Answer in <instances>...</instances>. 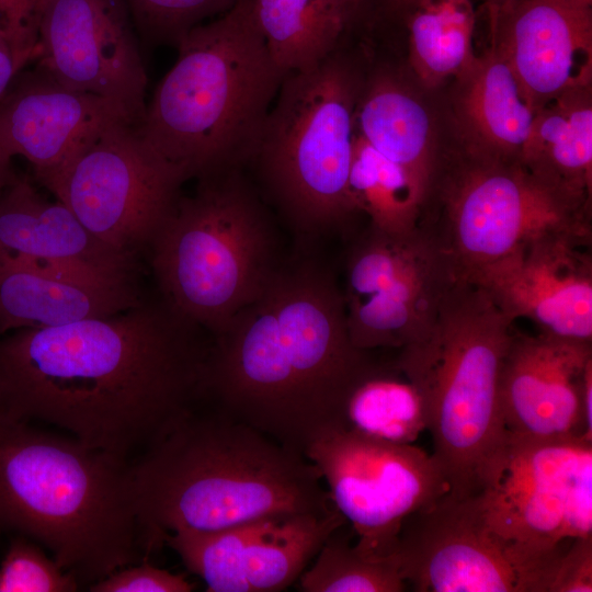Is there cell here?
<instances>
[{"instance_id":"6da1fadb","label":"cell","mask_w":592,"mask_h":592,"mask_svg":"<svg viewBox=\"0 0 592 592\" xmlns=\"http://www.w3.org/2000/svg\"><path fill=\"white\" fill-rule=\"evenodd\" d=\"M161 300L0 339V413L129 465L203 398L210 344Z\"/></svg>"},{"instance_id":"7a4b0ae2","label":"cell","mask_w":592,"mask_h":592,"mask_svg":"<svg viewBox=\"0 0 592 592\" xmlns=\"http://www.w3.org/2000/svg\"><path fill=\"white\" fill-rule=\"evenodd\" d=\"M352 343L343 295L312 262L275 267L260 294L214 335L203 399L305 456L345 426L352 389L380 364Z\"/></svg>"},{"instance_id":"3957f363","label":"cell","mask_w":592,"mask_h":592,"mask_svg":"<svg viewBox=\"0 0 592 592\" xmlns=\"http://www.w3.org/2000/svg\"><path fill=\"white\" fill-rule=\"evenodd\" d=\"M129 475L145 556L179 531L335 510L303 454L213 407L183 415L130 464Z\"/></svg>"},{"instance_id":"277c9868","label":"cell","mask_w":592,"mask_h":592,"mask_svg":"<svg viewBox=\"0 0 592 592\" xmlns=\"http://www.w3.org/2000/svg\"><path fill=\"white\" fill-rule=\"evenodd\" d=\"M129 464L0 413V530L30 537L81 584L144 557Z\"/></svg>"},{"instance_id":"5b68a950","label":"cell","mask_w":592,"mask_h":592,"mask_svg":"<svg viewBox=\"0 0 592 592\" xmlns=\"http://www.w3.org/2000/svg\"><path fill=\"white\" fill-rule=\"evenodd\" d=\"M157 86L141 137L189 179L236 171L252 159L285 73L258 27L253 0L189 31Z\"/></svg>"},{"instance_id":"8992f818","label":"cell","mask_w":592,"mask_h":592,"mask_svg":"<svg viewBox=\"0 0 592 592\" xmlns=\"http://www.w3.org/2000/svg\"><path fill=\"white\" fill-rule=\"evenodd\" d=\"M513 322L480 287L456 280L428 334L395 361L425 397L432 455L454 494H481L503 467L500 379Z\"/></svg>"},{"instance_id":"52a82bcc","label":"cell","mask_w":592,"mask_h":592,"mask_svg":"<svg viewBox=\"0 0 592 592\" xmlns=\"http://www.w3.org/2000/svg\"><path fill=\"white\" fill-rule=\"evenodd\" d=\"M148 252L162 299L213 335L260 294L276 267L267 220L236 171L198 180Z\"/></svg>"},{"instance_id":"ba28073f","label":"cell","mask_w":592,"mask_h":592,"mask_svg":"<svg viewBox=\"0 0 592 592\" xmlns=\"http://www.w3.org/2000/svg\"><path fill=\"white\" fill-rule=\"evenodd\" d=\"M363 82L340 46L282 80L251 160L301 231L340 226L356 213L349 175Z\"/></svg>"},{"instance_id":"9c48e42d","label":"cell","mask_w":592,"mask_h":592,"mask_svg":"<svg viewBox=\"0 0 592 592\" xmlns=\"http://www.w3.org/2000/svg\"><path fill=\"white\" fill-rule=\"evenodd\" d=\"M419 227L458 281L553 232L592 237L591 203L546 183L521 162L443 155Z\"/></svg>"},{"instance_id":"30bf717a","label":"cell","mask_w":592,"mask_h":592,"mask_svg":"<svg viewBox=\"0 0 592 592\" xmlns=\"http://www.w3.org/2000/svg\"><path fill=\"white\" fill-rule=\"evenodd\" d=\"M185 174L128 121L91 137L39 182L95 238L138 260L171 215Z\"/></svg>"},{"instance_id":"8fae6325","label":"cell","mask_w":592,"mask_h":592,"mask_svg":"<svg viewBox=\"0 0 592 592\" xmlns=\"http://www.w3.org/2000/svg\"><path fill=\"white\" fill-rule=\"evenodd\" d=\"M487 523L510 547L522 592L562 543L592 536V440L508 433L505 459L480 494Z\"/></svg>"},{"instance_id":"7c38bea8","label":"cell","mask_w":592,"mask_h":592,"mask_svg":"<svg viewBox=\"0 0 592 592\" xmlns=\"http://www.w3.org/2000/svg\"><path fill=\"white\" fill-rule=\"evenodd\" d=\"M305 457L350 522L363 554L390 559L402 521L449 490L433 455L412 444L379 441L348 428L330 431Z\"/></svg>"},{"instance_id":"4fadbf2b","label":"cell","mask_w":592,"mask_h":592,"mask_svg":"<svg viewBox=\"0 0 592 592\" xmlns=\"http://www.w3.org/2000/svg\"><path fill=\"white\" fill-rule=\"evenodd\" d=\"M455 281L448 261L420 227L390 235L369 225L346 263L342 295L352 343L364 351L401 350L422 340Z\"/></svg>"},{"instance_id":"5bb4252c","label":"cell","mask_w":592,"mask_h":592,"mask_svg":"<svg viewBox=\"0 0 592 592\" xmlns=\"http://www.w3.org/2000/svg\"><path fill=\"white\" fill-rule=\"evenodd\" d=\"M126 0H49L37 37V66L61 84L144 118L148 78Z\"/></svg>"},{"instance_id":"9a60e30c","label":"cell","mask_w":592,"mask_h":592,"mask_svg":"<svg viewBox=\"0 0 592 592\" xmlns=\"http://www.w3.org/2000/svg\"><path fill=\"white\" fill-rule=\"evenodd\" d=\"M390 559L417 592H521L516 560L480 494L449 491L401 523Z\"/></svg>"},{"instance_id":"2e32d148","label":"cell","mask_w":592,"mask_h":592,"mask_svg":"<svg viewBox=\"0 0 592 592\" xmlns=\"http://www.w3.org/2000/svg\"><path fill=\"white\" fill-rule=\"evenodd\" d=\"M346 520L328 514L276 513L214 531L164 535L185 568L209 592H278L294 584L325 540Z\"/></svg>"},{"instance_id":"e0dca14e","label":"cell","mask_w":592,"mask_h":592,"mask_svg":"<svg viewBox=\"0 0 592 592\" xmlns=\"http://www.w3.org/2000/svg\"><path fill=\"white\" fill-rule=\"evenodd\" d=\"M591 239L569 232L540 236L468 283L513 321L528 319L538 333L592 342Z\"/></svg>"},{"instance_id":"ac0fdd59","label":"cell","mask_w":592,"mask_h":592,"mask_svg":"<svg viewBox=\"0 0 592 592\" xmlns=\"http://www.w3.org/2000/svg\"><path fill=\"white\" fill-rule=\"evenodd\" d=\"M483 12L490 45L534 111L592 86V0H506Z\"/></svg>"},{"instance_id":"d6986e66","label":"cell","mask_w":592,"mask_h":592,"mask_svg":"<svg viewBox=\"0 0 592 592\" xmlns=\"http://www.w3.org/2000/svg\"><path fill=\"white\" fill-rule=\"evenodd\" d=\"M592 342L514 330L504 356L500 399L509 434L532 439L589 437L582 387Z\"/></svg>"},{"instance_id":"ffe728a7","label":"cell","mask_w":592,"mask_h":592,"mask_svg":"<svg viewBox=\"0 0 592 592\" xmlns=\"http://www.w3.org/2000/svg\"><path fill=\"white\" fill-rule=\"evenodd\" d=\"M119 121L134 124L121 104L70 89L37 66L18 75L0 100V153L24 157L39 183Z\"/></svg>"},{"instance_id":"44dd1931","label":"cell","mask_w":592,"mask_h":592,"mask_svg":"<svg viewBox=\"0 0 592 592\" xmlns=\"http://www.w3.org/2000/svg\"><path fill=\"white\" fill-rule=\"evenodd\" d=\"M0 254L49 271L136 282L138 260L95 238L67 206L43 198L27 179L0 193Z\"/></svg>"},{"instance_id":"7402d4cb","label":"cell","mask_w":592,"mask_h":592,"mask_svg":"<svg viewBox=\"0 0 592 592\" xmlns=\"http://www.w3.org/2000/svg\"><path fill=\"white\" fill-rule=\"evenodd\" d=\"M143 298L136 283H105L0 254V335L107 317Z\"/></svg>"},{"instance_id":"603a6c76","label":"cell","mask_w":592,"mask_h":592,"mask_svg":"<svg viewBox=\"0 0 592 592\" xmlns=\"http://www.w3.org/2000/svg\"><path fill=\"white\" fill-rule=\"evenodd\" d=\"M454 80L457 151L478 160L520 162L535 111L505 61L489 45Z\"/></svg>"},{"instance_id":"cb8c5ba5","label":"cell","mask_w":592,"mask_h":592,"mask_svg":"<svg viewBox=\"0 0 592 592\" xmlns=\"http://www.w3.org/2000/svg\"><path fill=\"white\" fill-rule=\"evenodd\" d=\"M355 132L400 167L426 202L443 153L439 150L430 112L396 72L382 69L363 82L355 111Z\"/></svg>"},{"instance_id":"d4e9b609","label":"cell","mask_w":592,"mask_h":592,"mask_svg":"<svg viewBox=\"0 0 592 592\" xmlns=\"http://www.w3.org/2000/svg\"><path fill=\"white\" fill-rule=\"evenodd\" d=\"M520 162L551 186L591 203L592 86L567 91L535 111Z\"/></svg>"},{"instance_id":"484cf974","label":"cell","mask_w":592,"mask_h":592,"mask_svg":"<svg viewBox=\"0 0 592 592\" xmlns=\"http://www.w3.org/2000/svg\"><path fill=\"white\" fill-rule=\"evenodd\" d=\"M253 12L270 55L285 75L329 56L351 25L341 0H253Z\"/></svg>"},{"instance_id":"4316f807","label":"cell","mask_w":592,"mask_h":592,"mask_svg":"<svg viewBox=\"0 0 592 592\" xmlns=\"http://www.w3.org/2000/svg\"><path fill=\"white\" fill-rule=\"evenodd\" d=\"M409 66L426 89L455 79L475 58L471 0H415L405 16Z\"/></svg>"},{"instance_id":"83f0119b","label":"cell","mask_w":592,"mask_h":592,"mask_svg":"<svg viewBox=\"0 0 592 592\" xmlns=\"http://www.w3.org/2000/svg\"><path fill=\"white\" fill-rule=\"evenodd\" d=\"M345 426L369 437L412 444L429 426L422 390L396 366L380 365L350 392L344 407Z\"/></svg>"},{"instance_id":"f1b7e54d","label":"cell","mask_w":592,"mask_h":592,"mask_svg":"<svg viewBox=\"0 0 592 592\" xmlns=\"http://www.w3.org/2000/svg\"><path fill=\"white\" fill-rule=\"evenodd\" d=\"M349 192L356 212H364L371 226L403 235L419 227L425 197L411 178L386 159L355 132L349 175Z\"/></svg>"},{"instance_id":"f546056e","label":"cell","mask_w":592,"mask_h":592,"mask_svg":"<svg viewBox=\"0 0 592 592\" xmlns=\"http://www.w3.org/2000/svg\"><path fill=\"white\" fill-rule=\"evenodd\" d=\"M344 526V525H343ZM339 527L298 578L303 592H401L408 585L391 559L360 551Z\"/></svg>"},{"instance_id":"4dcf8cb0","label":"cell","mask_w":592,"mask_h":592,"mask_svg":"<svg viewBox=\"0 0 592 592\" xmlns=\"http://www.w3.org/2000/svg\"><path fill=\"white\" fill-rule=\"evenodd\" d=\"M241 0H126L137 34L150 45L179 41L206 19L221 15Z\"/></svg>"},{"instance_id":"1f68e13d","label":"cell","mask_w":592,"mask_h":592,"mask_svg":"<svg viewBox=\"0 0 592 592\" xmlns=\"http://www.w3.org/2000/svg\"><path fill=\"white\" fill-rule=\"evenodd\" d=\"M80 583L25 536L14 538L0 565V592H73Z\"/></svg>"},{"instance_id":"d6a6232c","label":"cell","mask_w":592,"mask_h":592,"mask_svg":"<svg viewBox=\"0 0 592 592\" xmlns=\"http://www.w3.org/2000/svg\"><path fill=\"white\" fill-rule=\"evenodd\" d=\"M194 583L148 562L127 566L89 585L92 592H190Z\"/></svg>"},{"instance_id":"836d02e7","label":"cell","mask_w":592,"mask_h":592,"mask_svg":"<svg viewBox=\"0 0 592 592\" xmlns=\"http://www.w3.org/2000/svg\"><path fill=\"white\" fill-rule=\"evenodd\" d=\"M544 592L592 591V536L570 540L551 562Z\"/></svg>"},{"instance_id":"e575fe53","label":"cell","mask_w":592,"mask_h":592,"mask_svg":"<svg viewBox=\"0 0 592 592\" xmlns=\"http://www.w3.org/2000/svg\"><path fill=\"white\" fill-rule=\"evenodd\" d=\"M49 0H0L1 25L16 53L30 61L37 57L41 20Z\"/></svg>"},{"instance_id":"d590c367","label":"cell","mask_w":592,"mask_h":592,"mask_svg":"<svg viewBox=\"0 0 592 592\" xmlns=\"http://www.w3.org/2000/svg\"><path fill=\"white\" fill-rule=\"evenodd\" d=\"M26 64L27 61L16 53L7 31L0 23V100Z\"/></svg>"},{"instance_id":"8d00e7d4","label":"cell","mask_w":592,"mask_h":592,"mask_svg":"<svg viewBox=\"0 0 592 592\" xmlns=\"http://www.w3.org/2000/svg\"><path fill=\"white\" fill-rule=\"evenodd\" d=\"M582 405L587 434L592 437V362L589 363L584 372Z\"/></svg>"},{"instance_id":"74e56055","label":"cell","mask_w":592,"mask_h":592,"mask_svg":"<svg viewBox=\"0 0 592 592\" xmlns=\"http://www.w3.org/2000/svg\"><path fill=\"white\" fill-rule=\"evenodd\" d=\"M19 179L12 169L11 159L0 153V193Z\"/></svg>"},{"instance_id":"f35d334b","label":"cell","mask_w":592,"mask_h":592,"mask_svg":"<svg viewBox=\"0 0 592 592\" xmlns=\"http://www.w3.org/2000/svg\"><path fill=\"white\" fill-rule=\"evenodd\" d=\"M384 10L391 16L405 18L415 0H380Z\"/></svg>"},{"instance_id":"ab89813d","label":"cell","mask_w":592,"mask_h":592,"mask_svg":"<svg viewBox=\"0 0 592 592\" xmlns=\"http://www.w3.org/2000/svg\"><path fill=\"white\" fill-rule=\"evenodd\" d=\"M341 2L348 13L350 24H352L363 14L368 0H341Z\"/></svg>"},{"instance_id":"60d3db41","label":"cell","mask_w":592,"mask_h":592,"mask_svg":"<svg viewBox=\"0 0 592 592\" xmlns=\"http://www.w3.org/2000/svg\"><path fill=\"white\" fill-rule=\"evenodd\" d=\"M506 0H483V4L496 5L505 2Z\"/></svg>"},{"instance_id":"b9f144b4","label":"cell","mask_w":592,"mask_h":592,"mask_svg":"<svg viewBox=\"0 0 592 592\" xmlns=\"http://www.w3.org/2000/svg\"><path fill=\"white\" fill-rule=\"evenodd\" d=\"M0 533H1V530H0Z\"/></svg>"}]
</instances>
